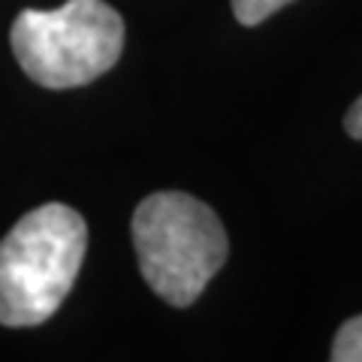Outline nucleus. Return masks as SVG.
I'll list each match as a JSON object with an SVG mask.
<instances>
[{"label":"nucleus","mask_w":362,"mask_h":362,"mask_svg":"<svg viewBox=\"0 0 362 362\" xmlns=\"http://www.w3.org/2000/svg\"><path fill=\"white\" fill-rule=\"evenodd\" d=\"M344 130L354 136V139H362V97L347 109V115H344Z\"/></svg>","instance_id":"423d86ee"},{"label":"nucleus","mask_w":362,"mask_h":362,"mask_svg":"<svg viewBox=\"0 0 362 362\" xmlns=\"http://www.w3.org/2000/svg\"><path fill=\"white\" fill-rule=\"evenodd\" d=\"M16 61L52 90L100 78L124 52V21L106 0H66L58 9H21L9 30Z\"/></svg>","instance_id":"7ed1b4c3"},{"label":"nucleus","mask_w":362,"mask_h":362,"mask_svg":"<svg viewBox=\"0 0 362 362\" xmlns=\"http://www.w3.org/2000/svg\"><path fill=\"white\" fill-rule=\"evenodd\" d=\"M287 4H293V0H233V13L239 18V25L254 28L259 21H266L269 16H275Z\"/></svg>","instance_id":"39448f33"},{"label":"nucleus","mask_w":362,"mask_h":362,"mask_svg":"<svg viewBox=\"0 0 362 362\" xmlns=\"http://www.w3.org/2000/svg\"><path fill=\"white\" fill-rule=\"evenodd\" d=\"M88 247L76 209L45 202L0 242V326H40L70 296Z\"/></svg>","instance_id":"f257e3e1"},{"label":"nucleus","mask_w":362,"mask_h":362,"mask_svg":"<svg viewBox=\"0 0 362 362\" xmlns=\"http://www.w3.org/2000/svg\"><path fill=\"white\" fill-rule=\"evenodd\" d=\"M329 356L332 362H362V314L341 323Z\"/></svg>","instance_id":"20e7f679"},{"label":"nucleus","mask_w":362,"mask_h":362,"mask_svg":"<svg viewBox=\"0 0 362 362\" xmlns=\"http://www.w3.org/2000/svg\"><path fill=\"white\" fill-rule=\"evenodd\" d=\"M133 245L142 278L175 308L194 305L230 254L221 218L181 190H160L136 206Z\"/></svg>","instance_id":"f03ea898"}]
</instances>
